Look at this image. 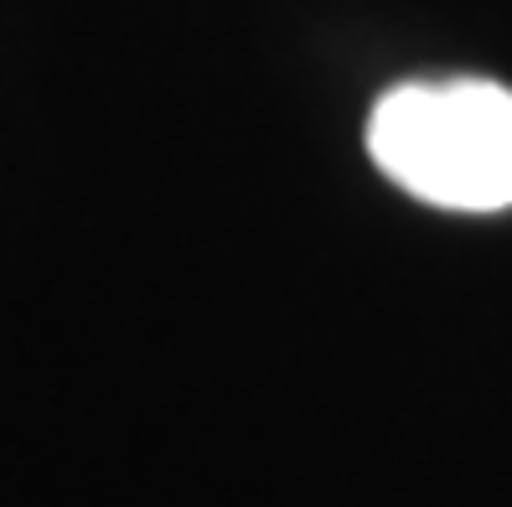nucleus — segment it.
<instances>
[{"label": "nucleus", "instance_id": "1", "mask_svg": "<svg viewBox=\"0 0 512 507\" xmlns=\"http://www.w3.org/2000/svg\"><path fill=\"white\" fill-rule=\"evenodd\" d=\"M368 156L430 207L502 213L512 207V88L487 78L388 88L368 114Z\"/></svg>", "mask_w": 512, "mask_h": 507}]
</instances>
